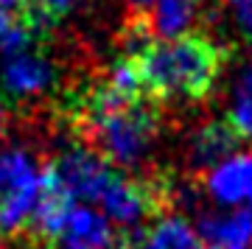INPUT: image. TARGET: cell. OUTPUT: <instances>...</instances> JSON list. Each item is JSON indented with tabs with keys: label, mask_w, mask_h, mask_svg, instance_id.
Here are the masks:
<instances>
[{
	"label": "cell",
	"mask_w": 252,
	"mask_h": 249,
	"mask_svg": "<svg viewBox=\"0 0 252 249\" xmlns=\"http://www.w3.org/2000/svg\"><path fill=\"white\" fill-rule=\"evenodd\" d=\"M9 121H11V107L3 101V95H0V143L9 134Z\"/></svg>",
	"instance_id": "14"
},
{
	"label": "cell",
	"mask_w": 252,
	"mask_h": 249,
	"mask_svg": "<svg viewBox=\"0 0 252 249\" xmlns=\"http://www.w3.org/2000/svg\"><path fill=\"white\" fill-rule=\"evenodd\" d=\"M199 235L210 249H250L252 244V207L233 213H210L202 218Z\"/></svg>",
	"instance_id": "7"
},
{
	"label": "cell",
	"mask_w": 252,
	"mask_h": 249,
	"mask_svg": "<svg viewBox=\"0 0 252 249\" xmlns=\"http://www.w3.org/2000/svg\"><path fill=\"white\" fill-rule=\"evenodd\" d=\"M76 3H81V0H20V6L14 11H17L34 31L48 34V28L56 26Z\"/></svg>",
	"instance_id": "11"
},
{
	"label": "cell",
	"mask_w": 252,
	"mask_h": 249,
	"mask_svg": "<svg viewBox=\"0 0 252 249\" xmlns=\"http://www.w3.org/2000/svg\"><path fill=\"white\" fill-rule=\"evenodd\" d=\"M227 6H230V17L235 28L247 39H252V0H227Z\"/></svg>",
	"instance_id": "13"
},
{
	"label": "cell",
	"mask_w": 252,
	"mask_h": 249,
	"mask_svg": "<svg viewBox=\"0 0 252 249\" xmlns=\"http://www.w3.org/2000/svg\"><path fill=\"white\" fill-rule=\"evenodd\" d=\"M224 121L233 126L241 140H252V70L241 79V84L235 90L233 107H230Z\"/></svg>",
	"instance_id": "12"
},
{
	"label": "cell",
	"mask_w": 252,
	"mask_h": 249,
	"mask_svg": "<svg viewBox=\"0 0 252 249\" xmlns=\"http://www.w3.org/2000/svg\"><path fill=\"white\" fill-rule=\"evenodd\" d=\"M202 0H154V6L146 14L154 36H177L190 31L193 20L199 17Z\"/></svg>",
	"instance_id": "10"
},
{
	"label": "cell",
	"mask_w": 252,
	"mask_h": 249,
	"mask_svg": "<svg viewBox=\"0 0 252 249\" xmlns=\"http://www.w3.org/2000/svg\"><path fill=\"white\" fill-rule=\"evenodd\" d=\"M48 168L54 171V177L59 179V185L76 199V202H98V196L104 193V187L109 185V179L115 174V165H109L104 157L90 152L87 146H73L64 149L59 157L48 162Z\"/></svg>",
	"instance_id": "4"
},
{
	"label": "cell",
	"mask_w": 252,
	"mask_h": 249,
	"mask_svg": "<svg viewBox=\"0 0 252 249\" xmlns=\"http://www.w3.org/2000/svg\"><path fill=\"white\" fill-rule=\"evenodd\" d=\"M39 179L42 168L23 146L0 152V235H17L28 227Z\"/></svg>",
	"instance_id": "2"
},
{
	"label": "cell",
	"mask_w": 252,
	"mask_h": 249,
	"mask_svg": "<svg viewBox=\"0 0 252 249\" xmlns=\"http://www.w3.org/2000/svg\"><path fill=\"white\" fill-rule=\"evenodd\" d=\"M20 0H0V9H17Z\"/></svg>",
	"instance_id": "17"
},
{
	"label": "cell",
	"mask_w": 252,
	"mask_h": 249,
	"mask_svg": "<svg viewBox=\"0 0 252 249\" xmlns=\"http://www.w3.org/2000/svg\"><path fill=\"white\" fill-rule=\"evenodd\" d=\"M59 84V64L48 59L42 42L36 39L28 48L3 54L0 64V95L11 109L28 107L45 98Z\"/></svg>",
	"instance_id": "3"
},
{
	"label": "cell",
	"mask_w": 252,
	"mask_h": 249,
	"mask_svg": "<svg viewBox=\"0 0 252 249\" xmlns=\"http://www.w3.org/2000/svg\"><path fill=\"white\" fill-rule=\"evenodd\" d=\"M207 190L221 205L252 202V154H233L207 177Z\"/></svg>",
	"instance_id": "6"
},
{
	"label": "cell",
	"mask_w": 252,
	"mask_h": 249,
	"mask_svg": "<svg viewBox=\"0 0 252 249\" xmlns=\"http://www.w3.org/2000/svg\"><path fill=\"white\" fill-rule=\"evenodd\" d=\"M137 249H210L205 238L180 216H165L143 232Z\"/></svg>",
	"instance_id": "9"
},
{
	"label": "cell",
	"mask_w": 252,
	"mask_h": 249,
	"mask_svg": "<svg viewBox=\"0 0 252 249\" xmlns=\"http://www.w3.org/2000/svg\"><path fill=\"white\" fill-rule=\"evenodd\" d=\"M241 143V137L235 134V129L227 121H213V124L202 126L193 140H190V154L196 165H219L235 152V146Z\"/></svg>",
	"instance_id": "8"
},
{
	"label": "cell",
	"mask_w": 252,
	"mask_h": 249,
	"mask_svg": "<svg viewBox=\"0 0 252 249\" xmlns=\"http://www.w3.org/2000/svg\"><path fill=\"white\" fill-rule=\"evenodd\" d=\"M124 3L132 9V14H149V9L154 6V0H124Z\"/></svg>",
	"instance_id": "16"
},
{
	"label": "cell",
	"mask_w": 252,
	"mask_h": 249,
	"mask_svg": "<svg viewBox=\"0 0 252 249\" xmlns=\"http://www.w3.org/2000/svg\"><path fill=\"white\" fill-rule=\"evenodd\" d=\"M140 87L157 104H199L216 90L227 64V48L205 31L152 36L132 56Z\"/></svg>",
	"instance_id": "1"
},
{
	"label": "cell",
	"mask_w": 252,
	"mask_h": 249,
	"mask_svg": "<svg viewBox=\"0 0 252 249\" xmlns=\"http://www.w3.org/2000/svg\"><path fill=\"white\" fill-rule=\"evenodd\" d=\"M118 244H121V232H115L107 216L81 205H73L56 238L59 249H115Z\"/></svg>",
	"instance_id": "5"
},
{
	"label": "cell",
	"mask_w": 252,
	"mask_h": 249,
	"mask_svg": "<svg viewBox=\"0 0 252 249\" xmlns=\"http://www.w3.org/2000/svg\"><path fill=\"white\" fill-rule=\"evenodd\" d=\"M11 23H14V11L11 9H0V48H3V39L9 34Z\"/></svg>",
	"instance_id": "15"
}]
</instances>
